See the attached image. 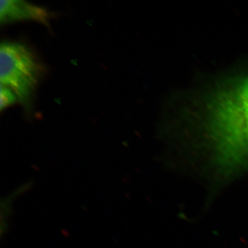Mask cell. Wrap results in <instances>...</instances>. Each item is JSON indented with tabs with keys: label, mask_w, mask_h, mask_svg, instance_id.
I'll return each mask as SVG.
<instances>
[{
	"label": "cell",
	"mask_w": 248,
	"mask_h": 248,
	"mask_svg": "<svg viewBox=\"0 0 248 248\" xmlns=\"http://www.w3.org/2000/svg\"><path fill=\"white\" fill-rule=\"evenodd\" d=\"M203 128L217 172L228 177L248 167V72L211 94Z\"/></svg>",
	"instance_id": "6da1fadb"
},
{
	"label": "cell",
	"mask_w": 248,
	"mask_h": 248,
	"mask_svg": "<svg viewBox=\"0 0 248 248\" xmlns=\"http://www.w3.org/2000/svg\"><path fill=\"white\" fill-rule=\"evenodd\" d=\"M46 73L45 65L27 45L6 40L0 46V81L12 90L27 115L33 110L37 89Z\"/></svg>",
	"instance_id": "7a4b0ae2"
},
{
	"label": "cell",
	"mask_w": 248,
	"mask_h": 248,
	"mask_svg": "<svg viewBox=\"0 0 248 248\" xmlns=\"http://www.w3.org/2000/svg\"><path fill=\"white\" fill-rule=\"evenodd\" d=\"M0 23L7 25L19 22H35L50 28L55 15L48 9L24 1L2 0L0 2Z\"/></svg>",
	"instance_id": "3957f363"
},
{
	"label": "cell",
	"mask_w": 248,
	"mask_h": 248,
	"mask_svg": "<svg viewBox=\"0 0 248 248\" xmlns=\"http://www.w3.org/2000/svg\"><path fill=\"white\" fill-rule=\"evenodd\" d=\"M17 98L12 90L1 84L0 86V110L4 111L17 102Z\"/></svg>",
	"instance_id": "277c9868"
}]
</instances>
